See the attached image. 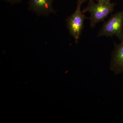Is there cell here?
<instances>
[{"mask_svg": "<svg viewBox=\"0 0 123 123\" xmlns=\"http://www.w3.org/2000/svg\"><path fill=\"white\" fill-rule=\"evenodd\" d=\"M5 2H8L12 5L21 3L23 0H2Z\"/></svg>", "mask_w": 123, "mask_h": 123, "instance_id": "6", "label": "cell"}, {"mask_svg": "<svg viewBox=\"0 0 123 123\" xmlns=\"http://www.w3.org/2000/svg\"><path fill=\"white\" fill-rule=\"evenodd\" d=\"M97 2L100 3H110L111 0H96Z\"/></svg>", "mask_w": 123, "mask_h": 123, "instance_id": "7", "label": "cell"}, {"mask_svg": "<svg viewBox=\"0 0 123 123\" xmlns=\"http://www.w3.org/2000/svg\"><path fill=\"white\" fill-rule=\"evenodd\" d=\"M82 4V3L78 0L75 12L68 17L66 20L67 29L70 35L74 38L76 43H78L84 29V21L88 18L81 11Z\"/></svg>", "mask_w": 123, "mask_h": 123, "instance_id": "3", "label": "cell"}, {"mask_svg": "<svg viewBox=\"0 0 123 123\" xmlns=\"http://www.w3.org/2000/svg\"><path fill=\"white\" fill-rule=\"evenodd\" d=\"M119 43H114L111 55V69L116 74L123 73V39Z\"/></svg>", "mask_w": 123, "mask_h": 123, "instance_id": "5", "label": "cell"}, {"mask_svg": "<svg viewBox=\"0 0 123 123\" xmlns=\"http://www.w3.org/2000/svg\"><path fill=\"white\" fill-rule=\"evenodd\" d=\"M53 2L54 0H29L28 9L38 16L49 17L51 13L56 14L53 7Z\"/></svg>", "mask_w": 123, "mask_h": 123, "instance_id": "4", "label": "cell"}, {"mask_svg": "<svg viewBox=\"0 0 123 123\" xmlns=\"http://www.w3.org/2000/svg\"><path fill=\"white\" fill-rule=\"evenodd\" d=\"M78 0L82 4V3H84V2H85L86 1H90L91 0Z\"/></svg>", "mask_w": 123, "mask_h": 123, "instance_id": "8", "label": "cell"}, {"mask_svg": "<svg viewBox=\"0 0 123 123\" xmlns=\"http://www.w3.org/2000/svg\"><path fill=\"white\" fill-rule=\"evenodd\" d=\"M116 3H95L93 0L90 1L88 6L82 11L83 13L89 12L90 27L94 28L96 24L100 22L104 21L105 18L114 10Z\"/></svg>", "mask_w": 123, "mask_h": 123, "instance_id": "1", "label": "cell"}, {"mask_svg": "<svg viewBox=\"0 0 123 123\" xmlns=\"http://www.w3.org/2000/svg\"><path fill=\"white\" fill-rule=\"evenodd\" d=\"M116 36L121 41L123 39V10L112 14L103 23L98 37Z\"/></svg>", "mask_w": 123, "mask_h": 123, "instance_id": "2", "label": "cell"}]
</instances>
